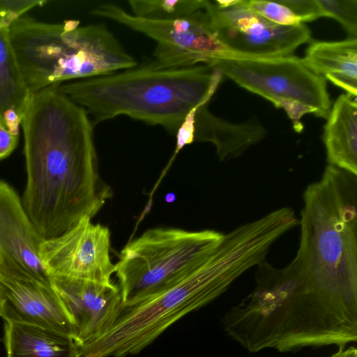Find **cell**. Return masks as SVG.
I'll list each match as a JSON object with an SVG mask.
<instances>
[{
	"label": "cell",
	"mask_w": 357,
	"mask_h": 357,
	"mask_svg": "<svg viewBox=\"0 0 357 357\" xmlns=\"http://www.w3.org/2000/svg\"><path fill=\"white\" fill-rule=\"evenodd\" d=\"M59 86L30 93L21 122L26 172L21 200L44 239L92 219L113 196L99 172L90 116Z\"/></svg>",
	"instance_id": "1"
},
{
	"label": "cell",
	"mask_w": 357,
	"mask_h": 357,
	"mask_svg": "<svg viewBox=\"0 0 357 357\" xmlns=\"http://www.w3.org/2000/svg\"><path fill=\"white\" fill-rule=\"evenodd\" d=\"M254 289L223 316L226 334L250 353L288 352L357 340V301L303 283L285 266L258 265Z\"/></svg>",
	"instance_id": "2"
},
{
	"label": "cell",
	"mask_w": 357,
	"mask_h": 357,
	"mask_svg": "<svg viewBox=\"0 0 357 357\" xmlns=\"http://www.w3.org/2000/svg\"><path fill=\"white\" fill-rule=\"evenodd\" d=\"M269 245L253 225L227 234L201 265L167 289L124 308L99 339L77 350V357H126L139 354L169 326L208 304L249 269L265 261Z\"/></svg>",
	"instance_id": "3"
},
{
	"label": "cell",
	"mask_w": 357,
	"mask_h": 357,
	"mask_svg": "<svg viewBox=\"0 0 357 357\" xmlns=\"http://www.w3.org/2000/svg\"><path fill=\"white\" fill-rule=\"evenodd\" d=\"M222 77L204 64L164 68L150 62L58 90L86 109L93 126L126 115L176 134L193 108L207 105Z\"/></svg>",
	"instance_id": "4"
},
{
	"label": "cell",
	"mask_w": 357,
	"mask_h": 357,
	"mask_svg": "<svg viewBox=\"0 0 357 357\" xmlns=\"http://www.w3.org/2000/svg\"><path fill=\"white\" fill-rule=\"evenodd\" d=\"M9 38L29 93L138 65L105 24L47 23L23 15L9 27Z\"/></svg>",
	"instance_id": "5"
},
{
	"label": "cell",
	"mask_w": 357,
	"mask_h": 357,
	"mask_svg": "<svg viewBox=\"0 0 357 357\" xmlns=\"http://www.w3.org/2000/svg\"><path fill=\"white\" fill-rule=\"evenodd\" d=\"M223 236L213 229L156 227L129 242L116 264L123 308L177 282L211 255Z\"/></svg>",
	"instance_id": "6"
},
{
	"label": "cell",
	"mask_w": 357,
	"mask_h": 357,
	"mask_svg": "<svg viewBox=\"0 0 357 357\" xmlns=\"http://www.w3.org/2000/svg\"><path fill=\"white\" fill-rule=\"evenodd\" d=\"M206 66L276 107L282 101L291 100L313 108L318 117L327 118L330 112L326 79L293 55L255 57L221 52L210 58Z\"/></svg>",
	"instance_id": "7"
},
{
	"label": "cell",
	"mask_w": 357,
	"mask_h": 357,
	"mask_svg": "<svg viewBox=\"0 0 357 357\" xmlns=\"http://www.w3.org/2000/svg\"><path fill=\"white\" fill-rule=\"evenodd\" d=\"M90 13L114 21L153 39L156 46L152 63L160 68H185L199 63L206 65L210 58L223 52L212 29L206 8L185 18L170 21L139 18L109 3L97 6Z\"/></svg>",
	"instance_id": "8"
},
{
	"label": "cell",
	"mask_w": 357,
	"mask_h": 357,
	"mask_svg": "<svg viewBox=\"0 0 357 357\" xmlns=\"http://www.w3.org/2000/svg\"><path fill=\"white\" fill-rule=\"evenodd\" d=\"M241 1L222 9L208 1L211 26L223 52L255 57L290 56L310 39L311 31L304 24H276L241 6Z\"/></svg>",
	"instance_id": "9"
},
{
	"label": "cell",
	"mask_w": 357,
	"mask_h": 357,
	"mask_svg": "<svg viewBox=\"0 0 357 357\" xmlns=\"http://www.w3.org/2000/svg\"><path fill=\"white\" fill-rule=\"evenodd\" d=\"M107 227L84 218L61 235L43 239L39 257L50 276L111 282L116 266L110 257Z\"/></svg>",
	"instance_id": "10"
},
{
	"label": "cell",
	"mask_w": 357,
	"mask_h": 357,
	"mask_svg": "<svg viewBox=\"0 0 357 357\" xmlns=\"http://www.w3.org/2000/svg\"><path fill=\"white\" fill-rule=\"evenodd\" d=\"M51 282L73 322L77 350L101 337L124 310L119 287L112 281L52 278Z\"/></svg>",
	"instance_id": "11"
},
{
	"label": "cell",
	"mask_w": 357,
	"mask_h": 357,
	"mask_svg": "<svg viewBox=\"0 0 357 357\" xmlns=\"http://www.w3.org/2000/svg\"><path fill=\"white\" fill-rule=\"evenodd\" d=\"M43 239L15 189L0 181V273L52 286L38 254Z\"/></svg>",
	"instance_id": "12"
},
{
	"label": "cell",
	"mask_w": 357,
	"mask_h": 357,
	"mask_svg": "<svg viewBox=\"0 0 357 357\" xmlns=\"http://www.w3.org/2000/svg\"><path fill=\"white\" fill-rule=\"evenodd\" d=\"M0 316L6 321L36 325L73 340V322L52 286L0 273Z\"/></svg>",
	"instance_id": "13"
},
{
	"label": "cell",
	"mask_w": 357,
	"mask_h": 357,
	"mask_svg": "<svg viewBox=\"0 0 357 357\" xmlns=\"http://www.w3.org/2000/svg\"><path fill=\"white\" fill-rule=\"evenodd\" d=\"M195 142H209L221 161L237 158L265 137L266 129L257 118L231 123L212 114L206 105L195 114Z\"/></svg>",
	"instance_id": "14"
},
{
	"label": "cell",
	"mask_w": 357,
	"mask_h": 357,
	"mask_svg": "<svg viewBox=\"0 0 357 357\" xmlns=\"http://www.w3.org/2000/svg\"><path fill=\"white\" fill-rule=\"evenodd\" d=\"M352 96L340 95L324 126L328 165L357 176V104Z\"/></svg>",
	"instance_id": "15"
},
{
	"label": "cell",
	"mask_w": 357,
	"mask_h": 357,
	"mask_svg": "<svg viewBox=\"0 0 357 357\" xmlns=\"http://www.w3.org/2000/svg\"><path fill=\"white\" fill-rule=\"evenodd\" d=\"M301 59L312 73L329 79L353 97L356 96V38L335 42H312Z\"/></svg>",
	"instance_id": "16"
},
{
	"label": "cell",
	"mask_w": 357,
	"mask_h": 357,
	"mask_svg": "<svg viewBox=\"0 0 357 357\" xmlns=\"http://www.w3.org/2000/svg\"><path fill=\"white\" fill-rule=\"evenodd\" d=\"M6 357H77L72 338L36 325L6 321Z\"/></svg>",
	"instance_id": "17"
},
{
	"label": "cell",
	"mask_w": 357,
	"mask_h": 357,
	"mask_svg": "<svg viewBox=\"0 0 357 357\" xmlns=\"http://www.w3.org/2000/svg\"><path fill=\"white\" fill-rule=\"evenodd\" d=\"M29 93L10 43L9 28L0 26V119L17 136Z\"/></svg>",
	"instance_id": "18"
},
{
	"label": "cell",
	"mask_w": 357,
	"mask_h": 357,
	"mask_svg": "<svg viewBox=\"0 0 357 357\" xmlns=\"http://www.w3.org/2000/svg\"><path fill=\"white\" fill-rule=\"evenodd\" d=\"M132 15L145 20L170 21L183 19L205 9L208 0H130Z\"/></svg>",
	"instance_id": "19"
},
{
	"label": "cell",
	"mask_w": 357,
	"mask_h": 357,
	"mask_svg": "<svg viewBox=\"0 0 357 357\" xmlns=\"http://www.w3.org/2000/svg\"><path fill=\"white\" fill-rule=\"evenodd\" d=\"M322 17L338 21L349 33L357 36V0H316Z\"/></svg>",
	"instance_id": "20"
},
{
	"label": "cell",
	"mask_w": 357,
	"mask_h": 357,
	"mask_svg": "<svg viewBox=\"0 0 357 357\" xmlns=\"http://www.w3.org/2000/svg\"><path fill=\"white\" fill-rule=\"evenodd\" d=\"M241 5L278 25L297 26L303 24L287 6L276 1L241 0Z\"/></svg>",
	"instance_id": "21"
},
{
	"label": "cell",
	"mask_w": 357,
	"mask_h": 357,
	"mask_svg": "<svg viewBox=\"0 0 357 357\" xmlns=\"http://www.w3.org/2000/svg\"><path fill=\"white\" fill-rule=\"evenodd\" d=\"M47 2L46 0H0V26L9 28L26 11Z\"/></svg>",
	"instance_id": "22"
},
{
	"label": "cell",
	"mask_w": 357,
	"mask_h": 357,
	"mask_svg": "<svg viewBox=\"0 0 357 357\" xmlns=\"http://www.w3.org/2000/svg\"><path fill=\"white\" fill-rule=\"evenodd\" d=\"M287 6L303 22L314 21L322 17L316 0H276Z\"/></svg>",
	"instance_id": "23"
},
{
	"label": "cell",
	"mask_w": 357,
	"mask_h": 357,
	"mask_svg": "<svg viewBox=\"0 0 357 357\" xmlns=\"http://www.w3.org/2000/svg\"><path fill=\"white\" fill-rule=\"evenodd\" d=\"M18 136L13 134L0 119V160L7 158L15 149Z\"/></svg>",
	"instance_id": "24"
},
{
	"label": "cell",
	"mask_w": 357,
	"mask_h": 357,
	"mask_svg": "<svg viewBox=\"0 0 357 357\" xmlns=\"http://www.w3.org/2000/svg\"><path fill=\"white\" fill-rule=\"evenodd\" d=\"M331 357H357V349L354 347H349L347 349L339 350Z\"/></svg>",
	"instance_id": "25"
},
{
	"label": "cell",
	"mask_w": 357,
	"mask_h": 357,
	"mask_svg": "<svg viewBox=\"0 0 357 357\" xmlns=\"http://www.w3.org/2000/svg\"><path fill=\"white\" fill-rule=\"evenodd\" d=\"M241 0H215L214 3L219 8H227L239 3Z\"/></svg>",
	"instance_id": "26"
},
{
	"label": "cell",
	"mask_w": 357,
	"mask_h": 357,
	"mask_svg": "<svg viewBox=\"0 0 357 357\" xmlns=\"http://www.w3.org/2000/svg\"><path fill=\"white\" fill-rule=\"evenodd\" d=\"M0 307H1V301H0Z\"/></svg>",
	"instance_id": "27"
}]
</instances>
